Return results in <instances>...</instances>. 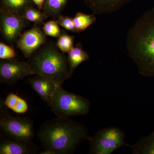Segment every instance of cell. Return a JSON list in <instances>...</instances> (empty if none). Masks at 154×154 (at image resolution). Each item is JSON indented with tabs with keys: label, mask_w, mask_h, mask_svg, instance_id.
Wrapping results in <instances>:
<instances>
[{
	"label": "cell",
	"mask_w": 154,
	"mask_h": 154,
	"mask_svg": "<svg viewBox=\"0 0 154 154\" xmlns=\"http://www.w3.org/2000/svg\"><path fill=\"white\" fill-rule=\"evenodd\" d=\"M125 45L139 73L154 78V8L142 14L130 28Z\"/></svg>",
	"instance_id": "6da1fadb"
},
{
	"label": "cell",
	"mask_w": 154,
	"mask_h": 154,
	"mask_svg": "<svg viewBox=\"0 0 154 154\" xmlns=\"http://www.w3.org/2000/svg\"><path fill=\"white\" fill-rule=\"evenodd\" d=\"M37 136L44 150L53 154L73 153L80 143L89 137L85 125L59 116L42 125Z\"/></svg>",
	"instance_id": "7a4b0ae2"
},
{
	"label": "cell",
	"mask_w": 154,
	"mask_h": 154,
	"mask_svg": "<svg viewBox=\"0 0 154 154\" xmlns=\"http://www.w3.org/2000/svg\"><path fill=\"white\" fill-rule=\"evenodd\" d=\"M29 59L34 75L47 77L57 85L62 86L72 75L67 57L53 42L45 43Z\"/></svg>",
	"instance_id": "3957f363"
},
{
	"label": "cell",
	"mask_w": 154,
	"mask_h": 154,
	"mask_svg": "<svg viewBox=\"0 0 154 154\" xmlns=\"http://www.w3.org/2000/svg\"><path fill=\"white\" fill-rule=\"evenodd\" d=\"M48 105L56 115L67 118L88 115L91 107V103L88 99L68 92L59 85L57 86L52 100Z\"/></svg>",
	"instance_id": "277c9868"
},
{
	"label": "cell",
	"mask_w": 154,
	"mask_h": 154,
	"mask_svg": "<svg viewBox=\"0 0 154 154\" xmlns=\"http://www.w3.org/2000/svg\"><path fill=\"white\" fill-rule=\"evenodd\" d=\"M125 133L119 128L109 127L99 130L88 137L89 154H111L123 146L130 147L125 141Z\"/></svg>",
	"instance_id": "5b68a950"
},
{
	"label": "cell",
	"mask_w": 154,
	"mask_h": 154,
	"mask_svg": "<svg viewBox=\"0 0 154 154\" xmlns=\"http://www.w3.org/2000/svg\"><path fill=\"white\" fill-rule=\"evenodd\" d=\"M0 128L3 134L26 141H32L35 135L33 122L28 117L1 114Z\"/></svg>",
	"instance_id": "8992f818"
},
{
	"label": "cell",
	"mask_w": 154,
	"mask_h": 154,
	"mask_svg": "<svg viewBox=\"0 0 154 154\" xmlns=\"http://www.w3.org/2000/svg\"><path fill=\"white\" fill-rule=\"evenodd\" d=\"M33 75L28 62L19 61L15 59L1 60L0 62L1 83L12 86L25 77Z\"/></svg>",
	"instance_id": "52a82bcc"
},
{
	"label": "cell",
	"mask_w": 154,
	"mask_h": 154,
	"mask_svg": "<svg viewBox=\"0 0 154 154\" xmlns=\"http://www.w3.org/2000/svg\"><path fill=\"white\" fill-rule=\"evenodd\" d=\"M27 21L20 14L0 9L1 33L10 43L17 41L26 26Z\"/></svg>",
	"instance_id": "ba28073f"
},
{
	"label": "cell",
	"mask_w": 154,
	"mask_h": 154,
	"mask_svg": "<svg viewBox=\"0 0 154 154\" xmlns=\"http://www.w3.org/2000/svg\"><path fill=\"white\" fill-rule=\"evenodd\" d=\"M45 34L37 26L25 31L17 39V47L25 57L29 58L46 43Z\"/></svg>",
	"instance_id": "9c48e42d"
},
{
	"label": "cell",
	"mask_w": 154,
	"mask_h": 154,
	"mask_svg": "<svg viewBox=\"0 0 154 154\" xmlns=\"http://www.w3.org/2000/svg\"><path fill=\"white\" fill-rule=\"evenodd\" d=\"M38 146L32 142L10 137L2 134L0 139L1 154H37Z\"/></svg>",
	"instance_id": "30bf717a"
},
{
	"label": "cell",
	"mask_w": 154,
	"mask_h": 154,
	"mask_svg": "<svg viewBox=\"0 0 154 154\" xmlns=\"http://www.w3.org/2000/svg\"><path fill=\"white\" fill-rule=\"evenodd\" d=\"M134 0H84L85 5L95 15L109 14L120 10Z\"/></svg>",
	"instance_id": "8fae6325"
},
{
	"label": "cell",
	"mask_w": 154,
	"mask_h": 154,
	"mask_svg": "<svg viewBox=\"0 0 154 154\" xmlns=\"http://www.w3.org/2000/svg\"><path fill=\"white\" fill-rule=\"evenodd\" d=\"M28 82L38 96L49 105L58 85L48 78L40 75H34L29 78Z\"/></svg>",
	"instance_id": "7c38bea8"
},
{
	"label": "cell",
	"mask_w": 154,
	"mask_h": 154,
	"mask_svg": "<svg viewBox=\"0 0 154 154\" xmlns=\"http://www.w3.org/2000/svg\"><path fill=\"white\" fill-rule=\"evenodd\" d=\"M67 53L69 67L72 74L75 70L79 65L90 59L89 54L83 49L81 43L77 44Z\"/></svg>",
	"instance_id": "4fadbf2b"
},
{
	"label": "cell",
	"mask_w": 154,
	"mask_h": 154,
	"mask_svg": "<svg viewBox=\"0 0 154 154\" xmlns=\"http://www.w3.org/2000/svg\"><path fill=\"white\" fill-rule=\"evenodd\" d=\"M130 148L133 154H154V130L149 134L140 138Z\"/></svg>",
	"instance_id": "5bb4252c"
},
{
	"label": "cell",
	"mask_w": 154,
	"mask_h": 154,
	"mask_svg": "<svg viewBox=\"0 0 154 154\" xmlns=\"http://www.w3.org/2000/svg\"><path fill=\"white\" fill-rule=\"evenodd\" d=\"M33 5L32 0H1L0 9L22 15L25 9Z\"/></svg>",
	"instance_id": "9a60e30c"
},
{
	"label": "cell",
	"mask_w": 154,
	"mask_h": 154,
	"mask_svg": "<svg viewBox=\"0 0 154 154\" xmlns=\"http://www.w3.org/2000/svg\"><path fill=\"white\" fill-rule=\"evenodd\" d=\"M69 0H45L42 11L48 16L58 17L65 8Z\"/></svg>",
	"instance_id": "2e32d148"
},
{
	"label": "cell",
	"mask_w": 154,
	"mask_h": 154,
	"mask_svg": "<svg viewBox=\"0 0 154 154\" xmlns=\"http://www.w3.org/2000/svg\"><path fill=\"white\" fill-rule=\"evenodd\" d=\"M75 27L78 33L82 32L96 22L95 14L88 15L81 12L77 13L73 18Z\"/></svg>",
	"instance_id": "e0dca14e"
},
{
	"label": "cell",
	"mask_w": 154,
	"mask_h": 154,
	"mask_svg": "<svg viewBox=\"0 0 154 154\" xmlns=\"http://www.w3.org/2000/svg\"><path fill=\"white\" fill-rule=\"evenodd\" d=\"M21 15L26 20L34 22L36 24L43 23V21L49 17L44 12H41L33 8V6L25 9Z\"/></svg>",
	"instance_id": "ac0fdd59"
},
{
	"label": "cell",
	"mask_w": 154,
	"mask_h": 154,
	"mask_svg": "<svg viewBox=\"0 0 154 154\" xmlns=\"http://www.w3.org/2000/svg\"><path fill=\"white\" fill-rule=\"evenodd\" d=\"M75 36H71L62 30L60 36L58 37L57 46L63 53H68L74 48Z\"/></svg>",
	"instance_id": "d6986e66"
},
{
	"label": "cell",
	"mask_w": 154,
	"mask_h": 154,
	"mask_svg": "<svg viewBox=\"0 0 154 154\" xmlns=\"http://www.w3.org/2000/svg\"><path fill=\"white\" fill-rule=\"evenodd\" d=\"M45 35L54 37L60 36L61 31L60 29L58 24L56 21L51 20L44 24L42 28Z\"/></svg>",
	"instance_id": "ffe728a7"
},
{
	"label": "cell",
	"mask_w": 154,
	"mask_h": 154,
	"mask_svg": "<svg viewBox=\"0 0 154 154\" xmlns=\"http://www.w3.org/2000/svg\"><path fill=\"white\" fill-rule=\"evenodd\" d=\"M56 22L58 25L74 33H78L75 27L73 22V18L68 16H60L57 17Z\"/></svg>",
	"instance_id": "44dd1931"
},
{
	"label": "cell",
	"mask_w": 154,
	"mask_h": 154,
	"mask_svg": "<svg viewBox=\"0 0 154 154\" xmlns=\"http://www.w3.org/2000/svg\"><path fill=\"white\" fill-rule=\"evenodd\" d=\"M17 56L14 48L3 42L0 43V58L1 60L12 59Z\"/></svg>",
	"instance_id": "7402d4cb"
},
{
	"label": "cell",
	"mask_w": 154,
	"mask_h": 154,
	"mask_svg": "<svg viewBox=\"0 0 154 154\" xmlns=\"http://www.w3.org/2000/svg\"><path fill=\"white\" fill-rule=\"evenodd\" d=\"M20 98L17 94L13 93L9 94L5 100L4 105L8 108L13 110Z\"/></svg>",
	"instance_id": "603a6c76"
},
{
	"label": "cell",
	"mask_w": 154,
	"mask_h": 154,
	"mask_svg": "<svg viewBox=\"0 0 154 154\" xmlns=\"http://www.w3.org/2000/svg\"><path fill=\"white\" fill-rule=\"evenodd\" d=\"M28 108L29 107L27 102L24 99L21 98L13 111L19 114H23L27 112Z\"/></svg>",
	"instance_id": "cb8c5ba5"
},
{
	"label": "cell",
	"mask_w": 154,
	"mask_h": 154,
	"mask_svg": "<svg viewBox=\"0 0 154 154\" xmlns=\"http://www.w3.org/2000/svg\"><path fill=\"white\" fill-rule=\"evenodd\" d=\"M34 5H36L37 8L39 11H42L43 9L45 0H32Z\"/></svg>",
	"instance_id": "d4e9b609"
}]
</instances>
